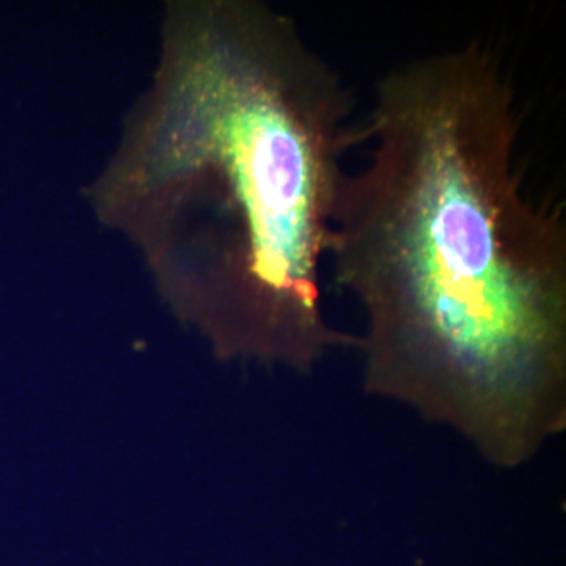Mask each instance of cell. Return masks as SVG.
<instances>
[{
	"label": "cell",
	"mask_w": 566,
	"mask_h": 566,
	"mask_svg": "<svg viewBox=\"0 0 566 566\" xmlns=\"http://www.w3.org/2000/svg\"><path fill=\"white\" fill-rule=\"evenodd\" d=\"M364 128L327 264L364 312L367 385L526 461L565 424L566 229L527 192L509 71L476 43L417 57Z\"/></svg>",
	"instance_id": "cell-1"
},
{
	"label": "cell",
	"mask_w": 566,
	"mask_h": 566,
	"mask_svg": "<svg viewBox=\"0 0 566 566\" xmlns=\"http://www.w3.org/2000/svg\"><path fill=\"white\" fill-rule=\"evenodd\" d=\"M344 81L296 22L253 0H177L161 57L93 182L219 348L308 367L357 344L324 316L344 159L365 142Z\"/></svg>",
	"instance_id": "cell-2"
}]
</instances>
